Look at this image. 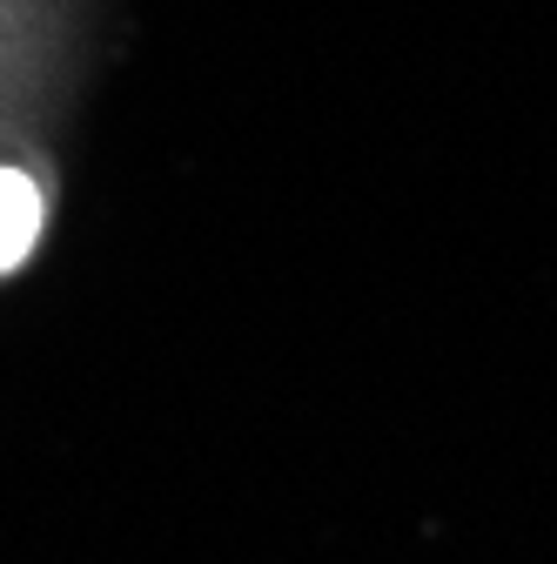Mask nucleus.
<instances>
[{
    "instance_id": "obj_1",
    "label": "nucleus",
    "mask_w": 557,
    "mask_h": 564,
    "mask_svg": "<svg viewBox=\"0 0 557 564\" xmlns=\"http://www.w3.org/2000/svg\"><path fill=\"white\" fill-rule=\"evenodd\" d=\"M41 223H47V195H41V182L21 175V169H0V269H14V262L34 249Z\"/></svg>"
}]
</instances>
